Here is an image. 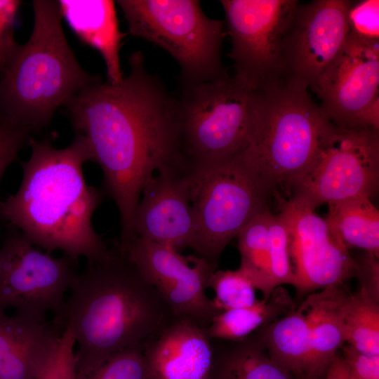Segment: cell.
I'll return each mask as SVG.
<instances>
[{"mask_svg":"<svg viewBox=\"0 0 379 379\" xmlns=\"http://www.w3.org/2000/svg\"><path fill=\"white\" fill-rule=\"evenodd\" d=\"M379 40L349 32L332 62L311 88L321 109L333 124L346 128L379 129Z\"/></svg>","mask_w":379,"mask_h":379,"instance_id":"12","label":"cell"},{"mask_svg":"<svg viewBox=\"0 0 379 379\" xmlns=\"http://www.w3.org/2000/svg\"><path fill=\"white\" fill-rule=\"evenodd\" d=\"M64 330L56 318L46 321L0 312V379H36Z\"/></svg>","mask_w":379,"mask_h":379,"instance_id":"18","label":"cell"},{"mask_svg":"<svg viewBox=\"0 0 379 379\" xmlns=\"http://www.w3.org/2000/svg\"><path fill=\"white\" fill-rule=\"evenodd\" d=\"M34 26L0 73V120L40 131L57 109L101 77L86 72L71 50L58 1L34 0Z\"/></svg>","mask_w":379,"mask_h":379,"instance_id":"4","label":"cell"},{"mask_svg":"<svg viewBox=\"0 0 379 379\" xmlns=\"http://www.w3.org/2000/svg\"><path fill=\"white\" fill-rule=\"evenodd\" d=\"M174 95L182 159L191 173L230 161L246 147L254 88L227 73L196 83L179 81Z\"/></svg>","mask_w":379,"mask_h":379,"instance_id":"6","label":"cell"},{"mask_svg":"<svg viewBox=\"0 0 379 379\" xmlns=\"http://www.w3.org/2000/svg\"><path fill=\"white\" fill-rule=\"evenodd\" d=\"M77 379H149L143 344L118 352L86 377Z\"/></svg>","mask_w":379,"mask_h":379,"instance_id":"29","label":"cell"},{"mask_svg":"<svg viewBox=\"0 0 379 379\" xmlns=\"http://www.w3.org/2000/svg\"><path fill=\"white\" fill-rule=\"evenodd\" d=\"M213 288L215 306L224 311L249 307L258 300L251 281L238 268L236 270H215L208 277L206 288Z\"/></svg>","mask_w":379,"mask_h":379,"instance_id":"27","label":"cell"},{"mask_svg":"<svg viewBox=\"0 0 379 379\" xmlns=\"http://www.w3.org/2000/svg\"><path fill=\"white\" fill-rule=\"evenodd\" d=\"M31 133L27 128L0 120V183L6 169L29 142Z\"/></svg>","mask_w":379,"mask_h":379,"instance_id":"32","label":"cell"},{"mask_svg":"<svg viewBox=\"0 0 379 379\" xmlns=\"http://www.w3.org/2000/svg\"><path fill=\"white\" fill-rule=\"evenodd\" d=\"M143 345L149 379L208 378L211 341L192 319L173 317Z\"/></svg>","mask_w":379,"mask_h":379,"instance_id":"17","label":"cell"},{"mask_svg":"<svg viewBox=\"0 0 379 379\" xmlns=\"http://www.w3.org/2000/svg\"><path fill=\"white\" fill-rule=\"evenodd\" d=\"M379 181V129L346 128L328 121L312 159L288 187L312 210L351 197L375 194Z\"/></svg>","mask_w":379,"mask_h":379,"instance_id":"9","label":"cell"},{"mask_svg":"<svg viewBox=\"0 0 379 379\" xmlns=\"http://www.w3.org/2000/svg\"><path fill=\"white\" fill-rule=\"evenodd\" d=\"M134 230L136 237L178 252L192 248L194 220L190 171L166 168L147 181L136 209Z\"/></svg>","mask_w":379,"mask_h":379,"instance_id":"16","label":"cell"},{"mask_svg":"<svg viewBox=\"0 0 379 379\" xmlns=\"http://www.w3.org/2000/svg\"><path fill=\"white\" fill-rule=\"evenodd\" d=\"M267 244L272 288L284 284L294 286L295 277L289 255L288 232L279 215L272 212L268 222Z\"/></svg>","mask_w":379,"mask_h":379,"instance_id":"28","label":"cell"},{"mask_svg":"<svg viewBox=\"0 0 379 379\" xmlns=\"http://www.w3.org/2000/svg\"><path fill=\"white\" fill-rule=\"evenodd\" d=\"M328 120L307 88L281 79L254 88L245 148L235 159L272 193L310 163Z\"/></svg>","mask_w":379,"mask_h":379,"instance_id":"5","label":"cell"},{"mask_svg":"<svg viewBox=\"0 0 379 379\" xmlns=\"http://www.w3.org/2000/svg\"><path fill=\"white\" fill-rule=\"evenodd\" d=\"M296 305L282 286L275 288L268 299L257 300L249 307L224 310L204 328L210 340H238L293 311Z\"/></svg>","mask_w":379,"mask_h":379,"instance_id":"23","label":"cell"},{"mask_svg":"<svg viewBox=\"0 0 379 379\" xmlns=\"http://www.w3.org/2000/svg\"><path fill=\"white\" fill-rule=\"evenodd\" d=\"M192 249L216 270L233 238L268 207L272 193L237 159L190 173Z\"/></svg>","mask_w":379,"mask_h":379,"instance_id":"8","label":"cell"},{"mask_svg":"<svg viewBox=\"0 0 379 379\" xmlns=\"http://www.w3.org/2000/svg\"><path fill=\"white\" fill-rule=\"evenodd\" d=\"M128 64L120 82L92 84L62 105L102 171L104 190L119 215L121 250L136 237L135 215L147 181L164 168L187 169L174 95L147 70L141 51L133 52Z\"/></svg>","mask_w":379,"mask_h":379,"instance_id":"1","label":"cell"},{"mask_svg":"<svg viewBox=\"0 0 379 379\" xmlns=\"http://www.w3.org/2000/svg\"><path fill=\"white\" fill-rule=\"evenodd\" d=\"M75 343L72 330L65 327L50 358L36 379H77Z\"/></svg>","mask_w":379,"mask_h":379,"instance_id":"30","label":"cell"},{"mask_svg":"<svg viewBox=\"0 0 379 379\" xmlns=\"http://www.w3.org/2000/svg\"><path fill=\"white\" fill-rule=\"evenodd\" d=\"M211 341L213 354L208 379H297L272 359L254 333L228 343Z\"/></svg>","mask_w":379,"mask_h":379,"instance_id":"21","label":"cell"},{"mask_svg":"<svg viewBox=\"0 0 379 379\" xmlns=\"http://www.w3.org/2000/svg\"><path fill=\"white\" fill-rule=\"evenodd\" d=\"M161 294L175 318L192 319L204 328L221 312L205 293L215 271L204 258L137 236L122 253Z\"/></svg>","mask_w":379,"mask_h":379,"instance_id":"14","label":"cell"},{"mask_svg":"<svg viewBox=\"0 0 379 379\" xmlns=\"http://www.w3.org/2000/svg\"><path fill=\"white\" fill-rule=\"evenodd\" d=\"M62 18L84 44L95 49L105 62L108 81L124 79L119 51L124 34L120 32L111 0H60Z\"/></svg>","mask_w":379,"mask_h":379,"instance_id":"19","label":"cell"},{"mask_svg":"<svg viewBox=\"0 0 379 379\" xmlns=\"http://www.w3.org/2000/svg\"><path fill=\"white\" fill-rule=\"evenodd\" d=\"M70 290L58 319L78 343L77 378L118 352L145 343L173 319L159 291L117 248L104 260L88 262Z\"/></svg>","mask_w":379,"mask_h":379,"instance_id":"3","label":"cell"},{"mask_svg":"<svg viewBox=\"0 0 379 379\" xmlns=\"http://www.w3.org/2000/svg\"><path fill=\"white\" fill-rule=\"evenodd\" d=\"M21 4L19 0H0V73L18 44L14 39V29Z\"/></svg>","mask_w":379,"mask_h":379,"instance_id":"33","label":"cell"},{"mask_svg":"<svg viewBox=\"0 0 379 379\" xmlns=\"http://www.w3.org/2000/svg\"><path fill=\"white\" fill-rule=\"evenodd\" d=\"M272 194L288 232L294 287L300 300L356 277L357 260L331 232L325 219L295 199L286 200L277 190Z\"/></svg>","mask_w":379,"mask_h":379,"instance_id":"13","label":"cell"},{"mask_svg":"<svg viewBox=\"0 0 379 379\" xmlns=\"http://www.w3.org/2000/svg\"><path fill=\"white\" fill-rule=\"evenodd\" d=\"M353 1L315 0L298 4L284 42V79L312 88L349 34Z\"/></svg>","mask_w":379,"mask_h":379,"instance_id":"15","label":"cell"},{"mask_svg":"<svg viewBox=\"0 0 379 379\" xmlns=\"http://www.w3.org/2000/svg\"><path fill=\"white\" fill-rule=\"evenodd\" d=\"M357 262V272L355 277L359 281V290L379 300L378 258L365 252L364 255Z\"/></svg>","mask_w":379,"mask_h":379,"instance_id":"35","label":"cell"},{"mask_svg":"<svg viewBox=\"0 0 379 379\" xmlns=\"http://www.w3.org/2000/svg\"><path fill=\"white\" fill-rule=\"evenodd\" d=\"M325 219L333 234L348 250L364 249L379 258V211L371 198L359 196L328 204Z\"/></svg>","mask_w":379,"mask_h":379,"instance_id":"24","label":"cell"},{"mask_svg":"<svg viewBox=\"0 0 379 379\" xmlns=\"http://www.w3.org/2000/svg\"><path fill=\"white\" fill-rule=\"evenodd\" d=\"M297 379H319V378H315V377L307 376V377L298 378Z\"/></svg>","mask_w":379,"mask_h":379,"instance_id":"37","label":"cell"},{"mask_svg":"<svg viewBox=\"0 0 379 379\" xmlns=\"http://www.w3.org/2000/svg\"><path fill=\"white\" fill-rule=\"evenodd\" d=\"M253 333L284 369L296 378L310 376L309 321L302 302L291 313Z\"/></svg>","mask_w":379,"mask_h":379,"instance_id":"22","label":"cell"},{"mask_svg":"<svg viewBox=\"0 0 379 379\" xmlns=\"http://www.w3.org/2000/svg\"><path fill=\"white\" fill-rule=\"evenodd\" d=\"M350 293L344 285L308 294L302 302L309 321L310 376L324 378L327 366L345 343V305Z\"/></svg>","mask_w":379,"mask_h":379,"instance_id":"20","label":"cell"},{"mask_svg":"<svg viewBox=\"0 0 379 379\" xmlns=\"http://www.w3.org/2000/svg\"><path fill=\"white\" fill-rule=\"evenodd\" d=\"M234 77L255 88L284 79V42L298 1L221 0Z\"/></svg>","mask_w":379,"mask_h":379,"instance_id":"11","label":"cell"},{"mask_svg":"<svg viewBox=\"0 0 379 379\" xmlns=\"http://www.w3.org/2000/svg\"><path fill=\"white\" fill-rule=\"evenodd\" d=\"M340 348L352 379H379V355L361 354L349 345Z\"/></svg>","mask_w":379,"mask_h":379,"instance_id":"34","label":"cell"},{"mask_svg":"<svg viewBox=\"0 0 379 379\" xmlns=\"http://www.w3.org/2000/svg\"><path fill=\"white\" fill-rule=\"evenodd\" d=\"M271 211L267 208L255 215L238 234L241 256L239 269L251 281L255 289L268 299L274 290L271 284L267 228Z\"/></svg>","mask_w":379,"mask_h":379,"instance_id":"25","label":"cell"},{"mask_svg":"<svg viewBox=\"0 0 379 379\" xmlns=\"http://www.w3.org/2000/svg\"><path fill=\"white\" fill-rule=\"evenodd\" d=\"M75 264L66 255L41 252L18 230L12 231L0 248V312L13 307L17 314L45 320L53 312L60 319L65 293L77 275Z\"/></svg>","mask_w":379,"mask_h":379,"instance_id":"10","label":"cell"},{"mask_svg":"<svg viewBox=\"0 0 379 379\" xmlns=\"http://www.w3.org/2000/svg\"><path fill=\"white\" fill-rule=\"evenodd\" d=\"M29 143L20 187L0 202V217L49 254L59 250L75 262L80 257L88 262L107 258L112 250L92 225L102 195L84 179V164L91 161L84 138L75 133L62 149L47 140Z\"/></svg>","mask_w":379,"mask_h":379,"instance_id":"2","label":"cell"},{"mask_svg":"<svg viewBox=\"0 0 379 379\" xmlns=\"http://www.w3.org/2000/svg\"><path fill=\"white\" fill-rule=\"evenodd\" d=\"M129 32L168 53L182 82L213 79L227 73L221 60L222 20L211 19L197 0H119Z\"/></svg>","mask_w":379,"mask_h":379,"instance_id":"7","label":"cell"},{"mask_svg":"<svg viewBox=\"0 0 379 379\" xmlns=\"http://www.w3.org/2000/svg\"><path fill=\"white\" fill-rule=\"evenodd\" d=\"M350 33L366 40H379V1L352 4L347 15Z\"/></svg>","mask_w":379,"mask_h":379,"instance_id":"31","label":"cell"},{"mask_svg":"<svg viewBox=\"0 0 379 379\" xmlns=\"http://www.w3.org/2000/svg\"><path fill=\"white\" fill-rule=\"evenodd\" d=\"M344 321L347 345L361 354L379 355V300L361 290L350 293Z\"/></svg>","mask_w":379,"mask_h":379,"instance_id":"26","label":"cell"},{"mask_svg":"<svg viewBox=\"0 0 379 379\" xmlns=\"http://www.w3.org/2000/svg\"><path fill=\"white\" fill-rule=\"evenodd\" d=\"M325 379H352L342 354H336L328 364Z\"/></svg>","mask_w":379,"mask_h":379,"instance_id":"36","label":"cell"}]
</instances>
